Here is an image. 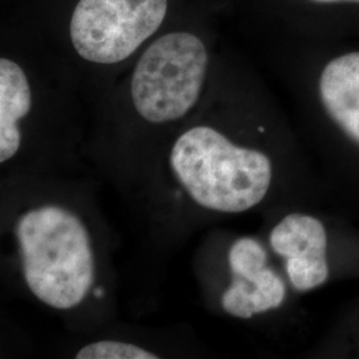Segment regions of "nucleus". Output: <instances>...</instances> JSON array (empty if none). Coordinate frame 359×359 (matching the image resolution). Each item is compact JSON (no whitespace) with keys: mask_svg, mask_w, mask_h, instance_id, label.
<instances>
[{"mask_svg":"<svg viewBox=\"0 0 359 359\" xmlns=\"http://www.w3.org/2000/svg\"><path fill=\"white\" fill-rule=\"evenodd\" d=\"M16 240L31 293L56 310L80 305L95 278L90 233L65 208H34L19 218Z\"/></svg>","mask_w":359,"mask_h":359,"instance_id":"f03ea898","label":"nucleus"},{"mask_svg":"<svg viewBox=\"0 0 359 359\" xmlns=\"http://www.w3.org/2000/svg\"><path fill=\"white\" fill-rule=\"evenodd\" d=\"M318 95L329 118L359 145V51L344 52L323 65Z\"/></svg>","mask_w":359,"mask_h":359,"instance_id":"423d86ee","label":"nucleus"},{"mask_svg":"<svg viewBox=\"0 0 359 359\" xmlns=\"http://www.w3.org/2000/svg\"><path fill=\"white\" fill-rule=\"evenodd\" d=\"M320 8H359V0H304Z\"/></svg>","mask_w":359,"mask_h":359,"instance_id":"9b49d317","label":"nucleus"},{"mask_svg":"<svg viewBox=\"0 0 359 359\" xmlns=\"http://www.w3.org/2000/svg\"><path fill=\"white\" fill-rule=\"evenodd\" d=\"M270 245L285 258L286 274L295 290L309 292L327 281V234L318 218L287 215L273 228Z\"/></svg>","mask_w":359,"mask_h":359,"instance_id":"39448f33","label":"nucleus"},{"mask_svg":"<svg viewBox=\"0 0 359 359\" xmlns=\"http://www.w3.org/2000/svg\"><path fill=\"white\" fill-rule=\"evenodd\" d=\"M169 0H77L68 34L77 55L92 65H118L163 27Z\"/></svg>","mask_w":359,"mask_h":359,"instance_id":"20e7f679","label":"nucleus"},{"mask_svg":"<svg viewBox=\"0 0 359 359\" xmlns=\"http://www.w3.org/2000/svg\"><path fill=\"white\" fill-rule=\"evenodd\" d=\"M170 168L197 205L219 213H243L258 205L273 179L266 154L236 145L208 126L180 136L172 147Z\"/></svg>","mask_w":359,"mask_h":359,"instance_id":"f257e3e1","label":"nucleus"},{"mask_svg":"<svg viewBox=\"0 0 359 359\" xmlns=\"http://www.w3.org/2000/svg\"><path fill=\"white\" fill-rule=\"evenodd\" d=\"M77 359H157L158 355L142 347L118 341H99L81 347Z\"/></svg>","mask_w":359,"mask_h":359,"instance_id":"9d476101","label":"nucleus"},{"mask_svg":"<svg viewBox=\"0 0 359 359\" xmlns=\"http://www.w3.org/2000/svg\"><path fill=\"white\" fill-rule=\"evenodd\" d=\"M32 108L26 71L10 57L0 59V163L11 160L22 145L20 121Z\"/></svg>","mask_w":359,"mask_h":359,"instance_id":"0eeeda50","label":"nucleus"},{"mask_svg":"<svg viewBox=\"0 0 359 359\" xmlns=\"http://www.w3.org/2000/svg\"><path fill=\"white\" fill-rule=\"evenodd\" d=\"M209 51L192 31H170L154 39L130 76V100L151 124L182 118L197 104L205 86Z\"/></svg>","mask_w":359,"mask_h":359,"instance_id":"7ed1b4c3","label":"nucleus"},{"mask_svg":"<svg viewBox=\"0 0 359 359\" xmlns=\"http://www.w3.org/2000/svg\"><path fill=\"white\" fill-rule=\"evenodd\" d=\"M285 298L283 278L268 266L255 283L231 277L229 287L221 297V306L236 318L250 320L256 314L280 308Z\"/></svg>","mask_w":359,"mask_h":359,"instance_id":"6e6552de","label":"nucleus"},{"mask_svg":"<svg viewBox=\"0 0 359 359\" xmlns=\"http://www.w3.org/2000/svg\"><path fill=\"white\" fill-rule=\"evenodd\" d=\"M228 262L231 277L253 281L268 266V255L265 248L256 238L243 237L231 245Z\"/></svg>","mask_w":359,"mask_h":359,"instance_id":"1a4fd4ad","label":"nucleus"}]
</instances>
